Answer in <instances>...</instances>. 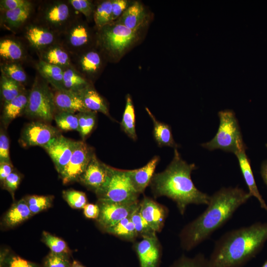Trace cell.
Wrapping results in <instances>:
<instances>
[{"instance_id":"cell-1","label":"cell","mask_w":267,"mask_h":267,"mask_svg":"<svg viewBox=\"0 0 267 267\" xmlns=\"http://www.w3.org/2000/svg\"><path fill=\"white\" fill-rule=\"evenodd\" d=\"M251 197L248 192L238 186L222 187L215 192L210 196L206 210L181 230V248L190 251L209 238Z\"/></svg>"},{"instance_id":"cell-2","label":"cell","mask_w":267,"mask_h":267,"mask_svg":"<svg viewBox=\"0 0 267 267\" xmlns=\"http://www.w3.org/2000/svg\"><path fill=\"white\" fill-rule=\"evenodd\" d=\"M197 168L193 164L183 160L177 149L165 170L154 174L149 184L155 197L166 196L174 201L183 215L190 204L206 205L210 196L199 190L193 182L191 174Z\"/></svg>"},{"instance_id":"cell-3","label":"cell","mask_w":267,"mask_h":267,"mask_svg":"<svg viewBox=\"0 0 267 267\" xmlns=\"http://www.w3.org/2000/svg\"><path fill=\"white\" fill-rule=\"evenodd\" d=\"M267 240V222H257L224 233L208 259L210 267H243Z\"/></svg>"},{"instance_id":"cell-4","label":"cell","mask_w":267,"mask_h":267,"mask_svg":"<svg viewBox=\"0 0 267 267\" xmlns=\"http://www.w3.org/2000/svg\"><path fill=\"white\" fill-rule=\"evenodd\" d=\"M77 12L68 0H44L36 6L32 21L59 36L78 16Z\"/></svg>"},{"instance_id":"cell-5","label":"cell","mask_w":267,"mask_h":267,"mask_svg":"<svg viewBox=\"0 0 267 267\" xmlns=\"http://www.w3.org/2000/svg\"><path fill=\"white\" fill-rule=\"evenodd\" d=\"M220 124L215 136L209 141L203 143L201 146L209 150L221 149L235 155L246 150L238 121L234 112L224 110L218 113Z\"/></svg>"},{"instance_id":"cell-6","label":"cell","mask_w":267,"mask_h":267,"mask_svg":"<svg viewBox=\"0 0 267 267\" xmlns=\"http://www.w3.org/2000/svg\"><path fill=\"white\" fill-rule=\"evenodd\" d=\"M95 194L98 201L121 203L138 201L140 194L132 185L127 170L110 166L106 181Z\"/></svg>"},{"instance_id":"cell-7","label":"cell","mask_w":267,"mask_h":267,"mask_svg":"<svg viewBox=\"0 0 267 267\" xmlns=\"http://www.w3.org/2000/svg\"><path fill=\"white\" fill-rule=\"evenodd\" d=\"M56 112L53 92L49 85L39 74L29 91L24 114L28 117L47 123L54 119Z\"/></svg>"},{"instance_id":"cell-8","label":"cell","mask_w":267,"mask_h":267,"mask_svg":"<svg viewBox=\"0 0 267 267\" xmlns=\"http://www.w3.org/2000/svg\"><path fill=\"white\" fill-rule=\"evenodd\" d=\"M137 31L113 21L97 30L96 45L108 57H117L135 40Z\"/></svg>"},{"instance_id":"cell-9","label":"cell","mask_w":267,"mask_h":267,"mask_svg":"<svg viewBox=\"0 0 267 267\" xmlns=\"http://www.w3.org/2000/svg\"><path fill=\"white\" fill-rule=\"evenodd\" d=\"M92 36L87 23L78 16L66 30L58 36V43L71 56L78 55L92 48Z\"/></svg>"},{"instance_id":"cell-10","label":"cell","mask_w":267,"mask_h":267,"mask_svg":"<svg viewBox=\"0 0 267 267\" xmlns=\"http://www.w3.org/2000/svg\"><path fill=\"white\" fill-rule=\"evenodd\" d=\"M94 153L84 141H76L75 149L66 167L59 174L64 184L79 180Z\"/></svg>"},{"instance_id":"cell-11","label":"cell","mask_w":267,"mask_h":267,"mask_svg":"<svg viewBox=\"0 0 267 267\" xmlns=\"http://www.w3.org/2000/svg\"><path fill=\"white\" fill-rule=\"evenodd\" d=\"M59 134V131L48 123L33 121L23 129L19 141L23 147L40 146L43 147Z\"/></svg>"},{"instance_id":"cell-12","label":"cell","mask_w":267,"mask_h":267,"mask_svg":"<svg viewBox=\"0 0 267 267\" xmlns=\"http://www.w3.org/2000/svg\"><path fill=\"white\" fill-rule=\"evenodd\" d=\"M139 201L121 203L98 201L100 213L96 221L104 230L113 226L121 220L130 217L137 207Z\"/></svg>"},{"instance_id":"cell-13","label":"cell","mask_w":267,"mask_h":267,"mask_svg":"<svg viewBox=\"0 0 267 267\" xmlns=\"http://www.w3.org/2000/svg\"><path fill=\"white\" fill-rule=\"evenodd\" d=\"M134 248L139 267H160L162 250L156 234L141 238Z\"/></svg>"},{"instance_id":"cell-14","label":"cell","mask_w":267,"mask_h":267,"mask_svg":"<svg viewBox=\"0 0 267 267\" xmlns=\"http://www.w3.org/2000/svg\"><path fill=\"white\" fill-rule=\"evenodd\" d=\"M76 142V141L60 134L43 147L51 159L59 174L68 163L75 149Z\"/></svg>"},{"instance_id":"cell-15","label":"cell","mask_w":267,"mask_h":267,"mask_svg":"<svg viewBox=\"0 0 267 267\" xmlns=\"http://www.w3.org/2000/svg\"><path fill=\"white\" fill-rule=\"evenodd\" d=\"M22 31L27 44L37 53L58 42L57 34L32 21Z\"/></svg>"},{"instance_id":"cell-16","label":"cell","mask_w":267,"mask_h":267,"mask_svg":"<svg viewBox=\"0 0 267 267\" xmlns=\"http://www.w3.org/2000/svg\"><path fill=\"white\" fill-rule=\"evenodd\" d=\"M101 53L92 47L78 55L71 56L72 66L91 82L90 80L97 76L102 68Z\"/></svg>"},{"instance_id":"cell-17","label":"cell","mask_w":267,"mask_h":267,"mask_svg":"<svg viewBox=\"0 0 267 267\" xmlns=\"http://www.w3.org/2000/svg\"><path fill=\"white\" fill-rule=\"evenodd\" d=\"M36 7L33 1L30 4L16 9L0 11V27L14 33L22 31L32 21Z\"/></svg>"},{"instance_id":"cell-18","label":"cell","mask_w":267,"mask_h":267,"mask_svg":"<svg viewBox=\"0 0 267 267\" xmlns=\"http://www.w3.org/2000/svg\"><path fill=\"white\" fill-rule=\"evenodd\" d=\"M109 166L98 159L95 153L78 181L95 193L105 183Z\"/></svg>"},{"instance_id":"cell-19","label":"cell","mask_w":267,"mask_h":267,"mask_svg":"<svg viewBox=\"0 0 267 267\" xmlns=\"http://www.w3.org/2000/svg\"><path fill=\"white\" fill-rule=\"evenodd\" d=\"M142 216L156 233L160 232L168 214V209L152 199L144 196L139 201Z\"/></svg>"},{"instance_id":"cell-20","label":"cell","mask_w":267,"mask_h":267,"mask_svg":"<svg viewBox=\"0 0 267 267\" xmlns=\"http://www.w3.org/2000/svg\"><path fill=\"white\" fill-rule=\"evenodd\" d=\"M53 98L57 111L79 113L89 110L78 93L64 89H53Z\"/></svg>"},{"instance_id":"cell-21","label":"cell","mask_w":267,"mask_h":267,"mask_svg":"<svg viewBox=\"0 0 267 267\" xmlns=\"http://www.w3.org/2000/svg\"><path fill=\"white\" fill-rule=\"evenodd\" d=\"M0 56L3 62L21 63L27 57V52L23 44L18 39L5 36L0 40Z\"/></svg>"},{"instance_id":"cell-22","label":"cell","mask_w":267,"mask_h":267,"mask_svg":"<svg viewBox=\"0 0 267 267\" xmlns=\"http://www.w3.org/2000/svg\"><path fill=\"white\" fill-rule=\"evenodd\" d=\"M159 160L160 157L155 156L143 167L127 170L132 185L138 193H143L150 184Z\"/></svg>"},{"instance_id":"cell-23","label":"cell","mask_w":267,"mask_h":267,"mask_svg":"<svg viewBox=\"0 0 267 267\" xmlns=\"http://www.w3.org/2000/svg\"><path fill=\"white\" fill-rule=\"evenodd\" d=\"M235 156L238 159L243 177L248 188L249 193L251 197H255L259 202L261 208L267 212V204L258 190L250 161L246 153V150L237 153Z\"/></svg>"},{"instance_id":"cell-24","label":"cell","mask_w":267,"mask_h":267,"mask_svg":"<svg viewBox=\"0 0 267 267\" xmlns=\"http://www.w3.org/2000/svg\"><path fill=\"white\" fill-rule=\"evenodd\" d=\"M39 60L65 69L72 66L71 55L58 42L37 53Z\"/></svg>"},{"instance_id":"cell-25","label":"cell","mask_w":267,"mask_h":267,"mask_svg":"<svg viewBox=\"0 0 267 267\" xmlns=\"http://www.w3.org/2000/svg\"><path fill=\"white\" fill-rule=\"evenodd\" d=\"M85 107L89 111L101 112L111 118L108 105L104 99L96 90L92 84L78 93Z\"/></svg>"},{"instance_id":"cell-26","label":"cell","mask_w":267,"mask_h":267,"mask_svg":"<svg viewBox=\"0 0 267 267\" xmlns=\"http://www.w3.org/2000/svg\"><path fill=\"white\" fill-rule=\"evenodd\" d=\"M38 74L56 89H63L64 69L39 60L35 64Z\"/></svg>"},{"instance_id":"cell-27","label":"cell","mask_w":267,"mask_h":267,"mask_svg":"<svg viewBox=\"0 0 267 267\" xmlns=\"http://www.w3.org/2000/svg\"><path fill=\"white\" fill-rule=\"evenodd\" d=\"M29 91L25 90L9 102L3 104L2 121L5 126L24 114L28 103Z\"/></svg>"},{"instance_id":"cell-28","label":"cell","mask_w":267,"mask_h":267,"mask_svg":"<svg viewBox=\"0 0 267 267\" xmlns=\"http://www.w3.org/2000/svg\"><path fill=\"white\" fill-rule=\"evenodd\" d=\"M33 216L25 198L15 202L6 213L3 222L8 227H13Z\"/></svg>"},{"instance_id":"cell-29","label":"cell","mask_w":267,"mask_h":267,"mask_svg":"<svg viewBox=\"0 0 267 267\" xmlns=\"http://www.w3.org/2000/svg\"><path fill=\"white\" fill-rule=\"evenodd\" d=\"M145 109L152 121L153 135L158 145L160 147L168 146L174 149L177 148L178 145L174 139L171 127L157 120L148 108L146 107Z\"/></svg>"},{"instance_id":"cell-30","label":"cell","mask_w":267,"mask_h":267,"mask_svg":"<svg viewBox=\"0 0 267 267\" xmlns=\"http://www.w3.org/2000/svg\"><path fill=\"white\" fill-rule=\"evenodd\" d=\"M145 18V13L143 6L136 1L126 9L117 21L132 30L137 31Z\"/></svg>"},{"instance_id":"cell-31","label":"cell","mask_w":267,"mask_h":267,"mask_svg":"<svg viewBox=\"0 0 267 267\" xmlns=\"http://www.w3.org/2000/svg\"><path fill=\"white\" fill-rule=\"evenodd\" d=\"M91 84L73 66L64 69L63 89L78 93Z\"/></svg>"},{"instance_id":"cell-32","label":"cell","mask_w":267,"mask_h":267,"mask_svg":"<svg viewBox=\"0 0 267 267\" xmlns=\"http://www.w3.org/2000/svg\"><path fill=\"white\" fill-rule=\"evenodd\" d=\"M126 106L120 124L121 128L130 138L135 141L137 137L135 127V113L130 94L126 96Z\"/></svg>"},{"instance_id":"cell-33","label":"cell","mask_w":267,"mask_h":267,"mask_svg":"<svg viewBox=\"0 0 267 267\" xmlns=\"http://www.w3.org/2000/svg\"><path fill=\"white\" fill-rule=\"evenodd\" d=\"M0 96L4 104L20 95L26 89L22 85L1 74L0 80Z\"/></svg>"},{"instance_id":"cell-34","label":"cell","mask_w":267,"mask_h":267,"mask_svg":"<svg viewBox=\"0 0 267 267\" xmlns=\"http://www.w3.org/2000/svg\"><path fill=\"white\" fill-rule=\"evenodd\" d=\"M105 231L130 241H134L138 237L130 217L121 220L113 226L106 229Z\"/></svg>"},{"instance_id":"cell-35","label":"cell","mask_w":267,"mask_h":267,"mask_svg":"<svg viewBox=\"0 0 267 267\" xmlns=\"http://www.w3.org/2000/svg\"><path fill=\"white\" fill-rule=\"evenodd\" d=\"M93 19L97 30L113 22L112 0L99 1L94 4Z\"/></svg>"},{"instance_id":"cell-36","label":"cell","mask_w":267,"mask_h":267,"mask_svg":"<svg viewBox=\"0 0 267 267\" xmlns=\"http://www.w3.org/2000/svg\"><path fill=\"white\" fill-rule=\"evenodd\" d=\"M1 74L22 84L27 81V75L21 63L13 62H0Z\"/></svg>"},{"instance_id":"cell-37","label":"cell","mask_w":267,"mask_h":267,"mask_svg":"<svg viewBox=\"0 0 267 267\" xmlns=\"http://www.w3.org/2000/svg\"><path fill=\"white\" fill-rule=\"evenodd\" d=\"M97 112L87 111L77 113L78 118V132L82 138L85 139L89 134L95 126Z\"/></svg>"},{"instance_id":"cell-38","label":"cell","mask_w":267,"mask_h":267,"mask_svg":"<svg viewBox=\"0 0 267 267\" xmlns=\"http://www.w3.org/2000/svg\"><path fill=\"white\" fill-rule=\"evenodd\" d=\"M54 120L59 129L63 131H78L79 124L77 114L57 111Z\"/></svg>"},{"instance_id":"cell-39","label":"cell","mask_w":267,"mask_h":267,"mask_svg":"<svg viewBox=\"0 0 267 267\" xmlns=\"http://www.w3.org/2000/svg\"><path fill=\"white\" fill-rule=\"evenodd\" d=\"M42 240L50 249L51 252L69 256L70 249L67 243L62 239L48 232L43 231Z\"/></svg>"},{"instance_id":"cell-40","label":"cell","mask_w":267,"mask_h":267,"mask_svg":"<svg viewBox=\"0 0 267 267\" xmlns=\"http://www.w3.org/2000/svg\"><path fill=\"white\" fill-rule=\"evenodd\" d=\"M33 215L50 208L52 204V196L30 195L24 198Z\"/></svg>"},{"instance_id":"cell-41","label":"cell","mask_w":267,"mask_h":267,"mask_svg":"<svg viewBox=\"0 0 267 267\" xmlns=\"http://www.w3.org/2000/svg\"><path fill=\"white\" fill-rule=\"evenodd\" d=\"M170 267H210L208 259L202 253L193 257L182 255L175 260Z\"/></svg>"},{"instance_id":"cell-42","label":"cell","mask_w":267,"mask_h":267,"mask_svg":"<svg viewBox=\"0 0 267 267\" xmlns=\"http://www.w3.org/2000/svg\"><path fill=\"white\" fill-rule=\"evenodd\" d=\"M130 218L134 225L138 237L142 238L156 234V232L152 229L142 216L140 211L139 203Z\"/></svg>"},{"instance_id":"cell-43","label":"cell","mask_w":267,"mask_h":267,"mask_svg":"<svg viewBox=\"0 0 267 267\" xmlns=\"http://www.w3.org/2000/svg\"><path fill=\"white\" fill-rule=\"evenodd\" d=\"M62 196L68 205L73 209H83L87 204L86 194L75 190H66L62 192Z\"/></svg>"},{"instance_id":"cell-44","label":"cell","mask_w":267,"mask_h":267,"mask_svg":"<svg viewBox=\"0 0 267 267\" xmlns=\"http://www.w3.org/2000/svg\"><path fill=\"white\" fill-rule=\"evenodd\" d=\"M69 256L50 252L45 258L44 267H71Z\"/></svg>"},{"instance_id":"cell-45","label":"cell","mask_w":267,"mask_h":267,"mask_svg":"<svg viewBox=\"0 0 267 267\" xmlns=\"http://www.w3.org/2000/svg\"><path fill=\"white\" fill-rule=\"evenodd\" d=\"M74 9L83 15L87 19L92 17L94 9V4L89 0H68Z\"/></svg>"},{"instance_id":"cell-46","label":"cell","mask_w":267,"mask_h":267,"mask_svg":"<svg viewBox=\"0 0 267 267\" xmlns=\"http://www.w3.org/2000/svg\"><path fill=\"white\" fill-rule=\"evenodd\" d=\"M0 267H39V266L18 256L5 255L0 260Z\"/></svg>"},{"instance_id":"cell-47","label":"cell","mask_w":267,"mask_h":267,"mask_svg":"<svg viewBox=\"0 0 267 267\" xmlns=\"http://www.w3.org/2000/svg\"><path fill=\"white\" fill-rule=\"evenodd\" d=\"M11 162L9 155V141L6 134L1 130L0 134V162Z\"/></svg>"},{"instance_id":"cell-48","label":"cell","mask_w":267,"mask_h":267,"mask_svg":"<svg viewBox=\"0 0 267 267\" xmlns=\"http://www.w3.org/2000/svg\"><path fill=\"white\" fill-rule=\"evenodd\" d=\"M33 2L29 0H0V11L16 9L30 4Z\"/></svg>"},{"instance_id":"cell-49","label":"cell","mask_w":267,"mask_h":267,"mask_svg":"<svg viewBox=\"0 0 267 267\" xmlns=\"http://www.w3.org/2000/svg\"><path fill=\"white\" fill-rule=\"evenodd\" d=\"M126 0H112V21L119 19L128 7Z\"/></svg>"},{"instance_id":"cell-50","label":"cell","mask_w":267,"mask_h":267,"mask_svg":"<svg viewBox=\"0 0 267 267\" xmlns=\"http://www.w3.org/2000/svg\"><path fill=\"white\" fill-rule=\"evenodd\" d=\"M21 180L19 175L15 172L11 173L2 182L6 189L14 193L18 188Z\"/></svg>"},{"instance_id":"cell-51","label":"cell","mask_w":267,"mask_h":267,"mask_svg":"<svg viewBox=\"0 0 267 267\" xmlns=\"http://www.w3.org/2000/svg\"><path fill=\"white\" fill-rule=\"evenodd\" d=\"M85 216L91 219L97 220L99 217L100 210L98 205L94 204H87L83 208Z\"/></svg>"},{"instance_id":"cell-52","label":"cell","mask_w":267,"mask_h":267,"mask_svg":"<svg viewBox=\"0 0 267 267\" xmlns=\"http://www.w3.org/2000/svg\"><path fill=\"white\" fill-rule=\"evenodd\" d=\"M13 172V166L11 162H0V179L3 182Z\"/></svg>"},{"instance_id":"cell-53","label":"cell","mask_w":267,"mask_h":267,"mask_svg":"<svg viewBox=\"0 0 267 267\" xmlns=\"http://www.w3.org/2000/svg\"><path fill=\"white\" fill-rule=\"evenodd\" d=\"M261 175L264 182L267 186V160L264 161L261 164Z\"/></svg>"},{"instance_id":"cell-54","label":"cell","mask_w":267,"mask_h":267,"mask_svg":"<svg viewBox=\"0 0 267 267\" xmlns=\"http://www.w3.org/2000/svg\"><path fill=\"white\" fill-rule=\"evenodd\" d=\"M71 267H85L79 262L74 260L72 263Z\"/></svg>"},{"instance_id":"cell-55","label":"cell","mask_w":267,"mask_h":267,"mask_svg":"<svg viewBox=\"0 0 267 267\" xmlns=\"http://www.w3.org/2000/svg\"><path fill=\"white\" fill-rule=\"evenodd\" d=\"M262 267H267V261L266 262H265V263L262 266Z\"/></svg>"},{"instance_id":"cell-56","label":"cell","mask_w":267,"mask_h":267,"mask_svg":"<svg viewBox=\"0 0 267 267\" xmlns=\"http://www.w3.org/2000/svg\"><path fill=\"white\" fill-rule=\"evenodd\" d=\"M266 146L267 148V143L266 144Z\"/></svg>"}]
</instances>
